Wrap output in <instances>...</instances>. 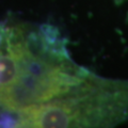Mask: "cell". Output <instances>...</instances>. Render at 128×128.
<instances>
[{
	"label": "cell",
	"mask_w": 128,
	"mask_h": 128,
	"mask_svg": "<svg viewBox=\"0 0 128 128\" xmlns=\"http://www.w3.org/2000/svg\"><path fill=\"white\" fill-rule=\"evenodd\" d=\"M128 120V81L90 74L68 94L19 112L20 127H112Z\"/></svg>",
	"instance_id": "obj_1"
},
{
	"label": "cell",
	"mask_w": 128,
	"mask_h": 128,
	"mask_svg": "<svg viewBox=\"0 0 128 128\" xmlns=\"http://www.w3.org/2000/svg\"><path fill=\"white\" fill-rule=\"evenodd\" d=\"M90 74L73 62L41 75L20 73L13 83L0 90V106L16 113L26 107L62 97L84 82Z\"/></svg>",
	"instance_id": "obj_2"
}]
</instances>
